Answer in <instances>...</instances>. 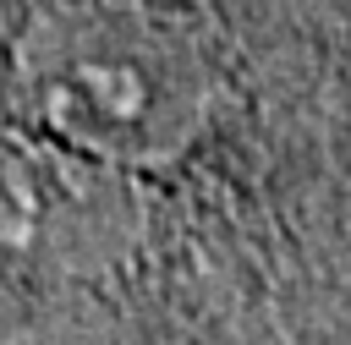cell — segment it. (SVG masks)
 Masks as SVG:
<instances>
[{"label":"cell","instance_id":"7a4b0ae2","mask_svg":"<svg viewBox=\"0 0 351 345\" xmlns=\"http://www.w3.org/2000/svg\"><path fill=\"white\" fill-rule=\"evenodd\" d=\"M126 175L60 142L0 148V263L27 274H93L132 241Z\"/></svg>","mask_w":351,"mask_h":345},{"label":"cell","instance_id":"6da1fadb","mask_svg":"<svg viewBox=\"0 0 351 345\" xmlns=\"http://www.w3.org/2000/svg\"><path fill=\"white\" fill-rule=\"evenodd\" d=\"M16 77L49 142L121 175L176 164L219 110V71L203 44L126 0L44 11L22 33Z\"/></svg>","mask_w":351,"mask_h":345}]
</instances>
